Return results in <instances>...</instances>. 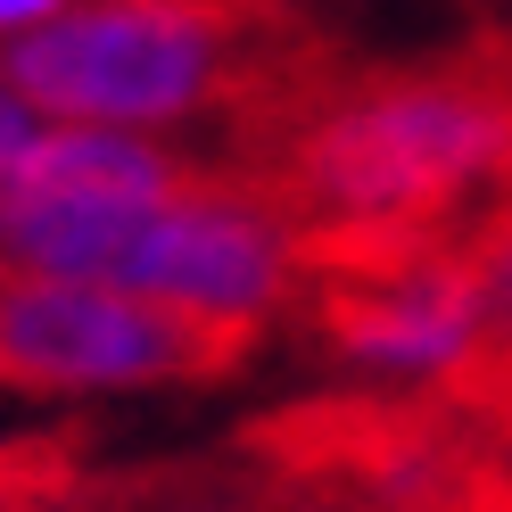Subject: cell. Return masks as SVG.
Returning <instances> with one entry per match:
<instances>
[{"label":"cell","mask_w":512,"mask_h":512,"mask_svg":"<svg viewBox=\"0 0 512 512\" xmlns=\"http://www.w3.org/2000/svg\"><path fill=\"white\" fill-rule=\"evenodd\" d=\"M256 174L306 256L455 248L512 223V25L446 58L339 67L265 133Z\"/></svg>","instance_id":"cell-1"},{"label":"cell","mask_w":512,"mask_h":512,"mask_svg":"<svg viewBox=\"0 0 512 512\" xmlns=\"http://www.w3.org/2000/svg\"><path fill=\"white\" fill-rule=\"evenodd\" d=\"M331 67L290 0H67L0 42V83L34 116L149 141L207 124L223 141L207 166H248Z\"/></svg>","instance_id":"cell-2"},{"label":"cell","mask_w":512,"mask_h":512,"mask_svg":"<svg viewBox=\"0 0 512 512\" xmlns=\"http://www.w3.org/2000/svg\"><path fill=\"white\" fill-rule=\"evenodd\" d=\"M248 323L157 306L108 281L0 273V389H157V380H223L248 364Z\"/></svg>","instance_id":"cell-3"},{"label":"cell","mask_w":512,"mask_h":512,"mask_svg":"<svg viewBox=\"0 0 512 512\" xmlns=\"http://www.w3.org/2000/svg\"><path fill=\"white\" fill-rule=\"evenodd\" d=\"M108 290L207 314V323L265 331V314H281L298 298V232L256 174L199 166L174 199L149 207L141 240L124 248Z\"/></svg>","instance_id":"cell-4"},{"label":"cell","mask_w":512,"mask_h":512,"mask_svg":"<svg viewBox=\"0 0 512 512\" xmlns=\"http://www.w3.org/2000/svg\"><path fill=\"white\" fill-rule=\"evenodd\" d=\"M83 479L50 446H0V512H67Z\"/></svg>","instance_id":"cell-5"},{"label":"cell","mask_w":512,"mask_h":512,"mask_svg":"<svg viewBox=\"0 0 512 512\" xmlns=\"http://www.w3.org/2000/svg\"><path fill=\"white\" fill-rule=\"evenodd\" d=\"M446 512H512V438H488L479 430V463L455 496H446Z\"/></svg>","instance_id":"cell-6"},{"label":"cell","mask_w":512,"mask_h":512,"mask_svg":"<svg viewBox=\"0 0 512 512\" xmlns=\"http://www.w3.org/2000/svg\"><path fill=\"white\" fill-rule=\"evenodd\" d=\"M34 133H42V116L25 108V100H17L9 83H0V166H9V157H17L25 141H34Z\"/></svg>","instance_id":"cell-7"},{"label":"cell","mask_w":512,"mask_h":512,"mask_svg":"<svg viewBox=\"0 0 512 512\" xmlns=\"http://www.w3.org/2000/svg\"><path fill=\"white\" fill-rule=\"evenodd\" d=\"M67 0H0V42L9 34H25V25H42V17H58Z\"/></svg>","instance_id":"cell-8"}]
</instances>
